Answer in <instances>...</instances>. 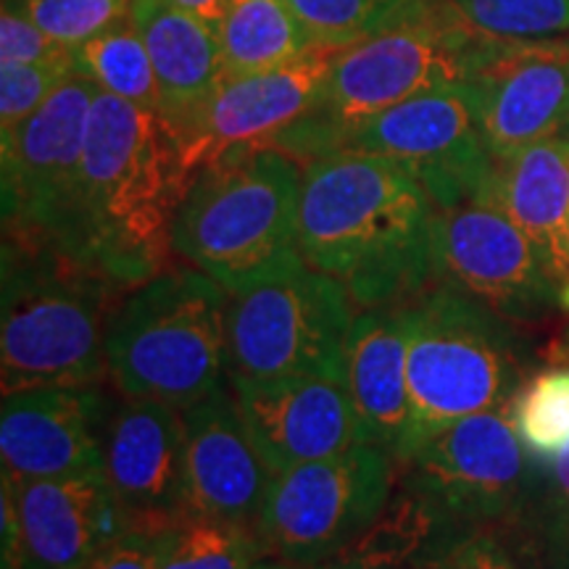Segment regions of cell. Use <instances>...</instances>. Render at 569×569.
<instances>
[{"mask_svg": "<svg viewBox=\"0 0 569 569\" xmlns=\"http://www.w3.org/2000/svg\"><path fill=\"white\" fill-rule=\"evenodd\" d=\"M298 253L361 306H398L436 274V206L401 163L338 151L306 163Z\"/></svg>", "mask_w": 569, "mask_h": 569, "instance_id": "1", "label": "cell"}, {"mask_svg": "<svg viewBox=\"0 0 569 569\" xmlns=\"http://www.w3.org/2000/svg\"><path fill=\"white\" fill-rule=\"evenodd\" d=\"M180 146L159 111L98 92L82 156L80 201L63 256L122 290L161 272L188 190Z\"/></svg>", "mask_w": 569, "mask_h": 569, "instance_id": "2", "label": "cell"}, {"mask_svg": "<svg viewBox=\"0 0 569 569\" xmlns=\"http://www.w3.org/2000/svg\"><path fill=\"white\" fill-rule=\"evenodd\" d=\"M407 336L409 438L398 465L451 422L507 407L528 382V351L515 322L440 280L398 303Z\"/></svg>", "mask_w": 569, "mask_h": 569, "instance_id": "3", "label": "cell"}, {"mask_svg": "<svg viewBox=\"0 0 569 569\" xmlns=\"http://www.w3.org/2000/svg\"><path fill=\"white\" fill-rule=\"evenodd\" d=\"M301 172L277 148H248L206 163L172 224V251L243 293L282 269L296 267Z\"/></svg>", "mask_w": 569, "mask_h": 569, "instance_id": "4", "label": "cell"}, {"mask_svg": "<svg viewBox=\"0 0 569 569\" xmlns=\"http://www.w3.org/2000/svg\"><path fill=\"white\" fill-rule=\"evenodd\" d=\"M230 293L201 269H167L113 311L106 367L124 398L184 411L230 386Z\"/></svg>", "mask_w": 569, "mask_h": 569, "instance_id": "5", "label": "cell"}, {"mask_svg": "<svg viewBox=\"0 0 569 569\" xmlns=\"http://www.w3.org/2000/svg\"><path fill=\"white\" fill-rule=\"evenodd\" d=\"M119 284L69 256L3 243V393L88 388L103 377Z\"/></svg>", "mask_w": 569, "mask_h": 569, "instance_id": "6", "label": "cell"}, {"mask_svg": "<svg viewBox=\"0 0 569 569\" xmlns=\"http://www.w3.org/2000/svg\"><path fill=\"white\" fill-rule=\"evenodd\" d=\"M482 32L469 27L451 0L393 30L343 48L315 106L269 148L315 161L343 148L348 132L375 113L430 90L465 82Z\"/></svg>", "mask_w": 569, "mask_h": 569, "instance_id": "7", "label": "cell"}, {"mask_svg": "<svg viewBox=\"0 0 569 569\" xmlns=\"http://www.w3.org/2000/svg\"><path fill=\"white\" fill-rule=\"evenodd\" d=\"M351 293L306 261L230 298V380L346 375Z\"/></svg>", "mask_w": 569, "mask_h": 569, "instance_id": "8", "label": "cell"}, {"mask_svg": "<svg viewBox=\"0 0 569 569\" xmlns=\"http://www.w3.org/2000/svg\"><path fill=\"white\" fill-rule=\"evenodd\" d=\"M396 457L359 443L274 475L256 519L264 557L315 567L365 532L393 496Z\"/></svg>", "mask_w": 569, "mask_h": 569, "instance_id": "9", "label": "cell"}, {"mask_svg": "<svg viewBox=\"0 0 569 569\" xmlns=\"http://www.w3.org/2000/svg\"><path fill=\"white\" fill-rule=\"evenodd\" d=\"M98 92L90 77L71 74L17 132L0 138L6 243L67 251Z\"/></svg>", "mask_w": 569, "mask_h": 569, "instance_id": "10", "label": "cell"}, {"mask_svg": "<svg viewBox=\"0 0 569 569\" xmlns=\"http://www.w3.org/2000/svg\"><path fill=\"white\" fill-rule=\"evenodd\" d=\"M401 482L469 532L511 522L532 478V457L509 403L451 422L401 461Z\"/></svg>", "mask_w": 569, "mask_h": 569, "instance_id": "11", "label": "cell"}, {"mask_svg": "<svg viewBox=\"0 0 569 569\" xmlns=\"http://www.w3.org/2000/svg\"><path fill=\"white\" fill-rule=\"evenodd\" d=\"M340 151L386 156L417 177L436 209L488 193L496 159L465 84L430 90L356 124Z\"/></svg>", "mask_w": 569, "mask_h": 569, "instance_id": "12", "label": "cell"}, {"mask_svg": "<svg viewBox=\"0 0 569 569\" xmlns=\"http://www.w3.org/2000/svg\"><path fill=\"white\" fill-rule=\"evenodd\" d=\"M436 274L515 325L565 311L538 248L490 190L436 209Z\"/></svg>", "mask_w": 569, "mask_h": 569, "instance_id": "13", "label": "cell"}, {"mask_svg": "<svg viewBox=\"0 0 569 569\" xmlns=\"http://www.w3.org/2000/svg\"><path fill=\"white\" fill-rule=\"evenodd\" d=\"M461 84L496 161L569 130V40L482 34Z\"/></svg>", "mask_w": 569, "mask_h": 569, "instance_id": "14", "label": "cell"}, {"mask_svg": "<svg viewBox=\"0 0 569 569\" xmlns=\"http://www.w3.org/2000/svg\"><path fill=\"white\" fill-rule=\"evenodd\" d=\"M336 53L317 48L277 69L219 84L193 117L172 127L190 180L227 153L272 146L315 106Z\"/></svg>", "mask_w": 569, "mask_h": 569, "instance_id": "15", "label": "cell"}, {"mask_svg": "<svg viewBox=\"0 0 569 569\" xmlns=\"http://www.w3.org/2000/svg\"><path fill=\"white\" fill-rule=\"evenodd\" d=\"M230 390L272 475L365 443L346 375L230 380Z\"/></svg>", "mask_w": 569, "mask_h": 569, "instance_id": "16", "label": "cell"}, {"mask_svg": "<svg viewBox=\"0 0 569 569\" xmlns=\"http://www.w3.org/2000/svg\"><path fill=\"white\" fill-rule=\"evenodd\" d=\"M103 472L127 530L159 532L188 515L182 411L161 401L124 398L106 422Z\"/></svg>", "mask_w": 569, "mask_h": 569, "instance_id": "17", "label": "cell"}, {"mask_svg": "<svg viewBox=\"0 0 569 569\" xmlns=\"http://www.w3.org/2000/svg\"><path fill=\"white\" fill-rule=\"evenodd\" d=\"M184 509L256 530L272 469L256 448L230 386L182 411Z\"/></svg>", "mask_w": 569, "mask_h": 569, "instance_id": "18", "label": "cell"}, {"mask_svg": "<svg viewBox=\"0 0 569 569\" xmlns=\"http://www.w3.org/2000/svg\"><path fill=\"white\" fill-rule=\"evenodd\" d=\"M109 401L96 388H27L3 393L0 457L19 480L103 469Z\"/></svg>", "mask_w": 569, "mask_h": 569, "instance_id": "19", "label": "cell"}, {"mask_svg": "<svg viewBox=\"0 0 569 569\" xmlns=\"http://www.w3.org/2000/svg\"><path fill=\"white\" fill-rule=\"evenodd\" d=\"M6 475L17 496L24 569H80L127 532V519L103 469L40 480Z\"/></svg>", "mask_w": 569, "mask_h": 569, "instance_id": "20", "label": "cell"}, {"mask_svg": "<svg viewBox=\"0 0 569 569\" xmlns=\"http://www.w3.org/2000/svg\"><path fill=\"white\" fill-rule=\"evenodd\" d=\"M346 382L361 440L398 459L411 427L407 336L398 306H372L353 317L346 338Z\"/></svg>", "mask_w": 569, "mask_h": 569, "instance_id": "21", "label": "cell"}, {"mask_svg": "<svg viewBox=\"0 0 569 569\" xmlns=\"http://www.w3.org/2000/svg\"><path fill=\"white\" fill-rule=\"evenodd\" d=\"M490 196L538 248L569 311V132L496 161Z\"/></svg>", "mask_w": 569, "mask_h": 569, "instance_id": "22", "label": "cell"}, {"mask_svg": "<svg viewBox=\"0 0 569 569\" xmlns=\"http://www.w3.org/2000/svg\"><path fill=\"white\" fill-rule=\"evenodd\" d=\"M130 19L151 53L161 117L169 127L182 124L224 82L219 30L167 0H132Z\"/></svg>", "mask_w": 569, "mask_h": 569, "instance_id": "23", "label": "cell"}, {"mask_svg": "<svg viewBox=\"0 0 569 569\" xmlns=\"http://www.w3.org/2000/svg\"><path fill=\"white\" fill-rule=\"evenodd\" d=\"M219 42L224 80L277 69L317 51L288 0H227Z\"/></svg>", "mask_w": 569, "mask_h": 569, "instance_id": "24", "label": "cell"}, {"mask_svg": "<svg viewBox=\"0 0 569 569\" xmlns=\"http://www.w3.org/2000/svg\"><path fill=\"white\" fill-rule=\"evenodd\" d=\"M509 528L538 569H569V446L553 459L532 457L528 493Z\"/></svg>", "mask_w": 569, "mask_h": 569, "instance_id": "25", "label": "cell"}, {"mask_svg": "<svg viewBox=\"0 0 569 569\" xmlns=\"http://www.w3.org/2000/svg\"><path fill=\"white\" fill-rule=\"evenodd\" d=\"M77 74L90 77L109 96L161 113L151 53L130 13L77 48Z\"/></svg>", "mask_w": 569, "mask_h": 569, "instance_id": "26", "label": "cell"}, {"mask_svg": "<svg viewBox=\"0 0 569 569\" xmlns=\"http://www.w3.org/2000/svg\"><path fill=\"white\" fill-rule=\"evenodd\" d=\"M288 3L309 34L311 46L343 51L353 42L425 17L448 0H288Z\"/></svg>", "mask_w": 569, "mask_h": 569, "instance_id": "27", "label": "cell"}, {"mask_svg": "<svg viewBox=\"0 0 569 569\" xmlns=\"http://www.w3.org/2000/svg\"><path fill=\"white\" fill-rule=\"evenodd\" d=\"M153 538L156 569H251L264 557L253 528L193 515L180 517Z\"/></svg>", "mask_w": 569, "mask_h": 569, "instance_id": "28", "label": "cell"}, {"mask_svg": "<svg viewBox=\"0 0 569 569\" xmlns=\"http://www.w3.org/2000/svg\"><path fill=\"white\" fill-rule=\"evenodd\" d=\"M509 415L530 457H559L569 446V367L530 377L509 401Z\"/></svg>", "mask_w": 569, "mask_h": 569, "instance_id": "29", "label": "cell"}, {"mask_svg": "<svg viewBox=\"0 0 569 569\" xmlns=\"http://www.w3.org/2000/svg\"><path fill=\"white\" fill-rule=\"evenodd\" d=\"M469 27L501 40H540L569 32V0H451Z\"/></svg>", "mask_w": 569, "mask_h": 569, "instance_id": "30", "label": "cell"}, {"mask_svg": "<svg viewBox=\"0 0 569 569\" xmlns=\"http://www.w3.org/2000/svg\"><path fill=\"white\" fill-rule=\"evenodd\" d=\"M17 3L30 13L40 30L77 51L96 34L124 19L132 0H17Z\"/></svg>", "mask_w": 569, "mask_h": 569, "instance_id": "31", "label": "cell"}, {"mask_svg": "<svg viewBox=\"0 0 569 569\" xmlns=\"http://www.w3.org/2000/svg\"><path fill=\"white\" fill-rule=\"evenodd\" d=\"M77 67L69 63H0V138H9L40 109Z\"/></svg>", "mask_w": 569, "mask_h": 569, "instance_id": "32", "label": "cell"}, {"mask_svg": "<svg viewBox=\"0 0 569 569\" xmlns=\"http://www.w3.org/2000/svg\"><path fill=\"white\" fill-rule=\"evenodd\" d=\"M0 63H69L77 67V51L56 42L34 24L17 0H6L0 11Z\"/></svg>", "mask_w": 569, "mask_h": 569, "instance_id": "33", "label": "cell"}, {"mask_svg": "<svg viewBox=\"0 0 569 569\" xmlns=\"http://www.w3.org/2000/svg\"><path fill=\"white\" fill-rule=\"evenodd\" d=\"M427 569H522L507 543L488 532H472L440 553Z\"/></svg>", "mask_w": 569, "mask_h": 569, "instance_id": "34", "label": "cell"}, {"mask_svg": "<svg viewBox=\"0 0 569 569\" xmlns=\"http://www.w3.org/2000/svg\"><path fill=\"white\" fill-rule=\"evenodd\" d=\"M80 569H156L153 532L127 530Z\"/></svg>", "mask_w": 569, "mask_h": 569, "instance_id": "35", "label": "cell"}, {"mask_svg": "<svg viewBox=\"0 0 569 569\" xmlns=\"http://www.w3.org/2000/svg\"><path fill=\"white\" fill-rule=\"evenodd\" d=\"M3 493H0V551H3V569H24V538H21V519L13 482L3 472Z\"/></svg>", "mask_w": 569, "mask_h": 569, "instance_id": "36", "label": "cell"}, {"mask_svg": "<svg viewBox=\"0 0 569 569\" xmlns=\"http://www.w3.org/2000/svg\"><path fill=\"white\" fill-rule=\"evenodd\" d=\"M167 3H172L180 11L193 13V17L206 21V24H211L213 30H219L227 9V0H167Z\"/></svg>", "mask_w": 569, "mask_h": 569, "instance_id": "37", "label": "cell"}, {"mask_svg": "<svg viewBox=\"0 0 569 569\" xmlns=\"http://www.w3.org/2000/svg\"><path fill=\"white\" fill-rule=\"evenodd\" d=\"M251 569H306V567H301V565H290V561H269V565H253ZM311 569V567H309Z\"/></svg>", "mask_w": 569, "mask_h": 569, "instance_id": "38", "label": "cell"}, {"mask_svg": "<svg viewBox=\"0 0 569 569\" xmlns=\"http://www.w3.org/2000/svg\"><path fill=\"white\" fill-rule=\"evenodd\" d=\"M567 132H569V130H567Z\"/></svg>", "mask_w": 569, "mask_h": 569, "instance_id": "39", "label": "cell"}]
</instances>
